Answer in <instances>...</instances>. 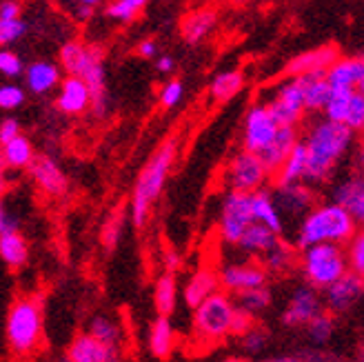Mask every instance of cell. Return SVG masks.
<instances>
[{
    "label": "cell",
    "mask_w": 364,
    "mask_h": 362,
    "mask_svg": "<svg viewBox=\"0 0 364 362\" xmlns=\"http://www.w3.org/2000/svg\"><path fill=\"white\" fill-rule=\"evenodd\" d=\"M149 349L160 360H165V358L171 356V351H173V327H171L169 318L158 316L156 322L151 324V331H149Z\"/></svg>",
    "instance_id": "4dcf8cb0"
},
{
    "label": "cell",
    "mask_w": 364,
    "mask_h": 362,
    "mask_svg": "<svg viewBox=\"0 0 364 362\" xmlns=\"http://www.w3.org/2000/svg\"><path fill=\"white\" fill-rule=\"evenodd\" d=\"M245 87V76L240 71H223V74H218L211 82V98L218 100V102H227L231 100L233 96H238Z\"/></svg>",
    "instance_id": "d6a6232c"
},
{
    "label": "cell",
    "mask_w": 364,
    "mask_h": 362,
    "mask_svg": "<svg viewBox=\"0 0 364 362\" xmlns=\"http://www.w3.org/2000/svg\"><path fill=\"white\" fill-rule=\"evenodd\" d=\"M29 176L47 196H63L67 191V176L58 162L49 156H33L29 162Z\"/></svg>",
    "instance_id": "ac0fdd59"
},
{
    "label": "cell",
    "mask_w": 364,
    "mask_h": 362,
    "mask_svg": "<svg viewBox=\"0 0 364 362\" xmlns=\"http://www.w3.org/2000/svg\"><path fill=\"white\" fill-rule=\"evenodd\" d=\"M235 3H247V0H235Z\"/></svg>",
    "instance_id": "be15d7a7"
},
{
    "label": "cell",
    "mask_w": 364,
    "mask_h": 362,
    "mask_svg": "<svg viewBox=\"0 0 364 362\" xmlns=\"http://www.w3.org/2000/svg\"><path fill=\"white\" fill-rule=\"evenodd\" d=\"M149 0H114V3L107 5V16L112 18V21H120V23H127V21H134V18L147 7Z\"/></svg>",
    "instance_id": "f35d334b"
},
{
    "label": "cell",
    "mask_w": 364,
    "mask_h": 362,
    "mask_svg": "<svg viewBox=\"0 0 364 362\" xmlns=\"http://www.w3.org/2000/svg\"><path fill=\"white\" fill-rule=\"evenodd\" d=\"M338 58H340V51L336 45H324V47L311 49V51H304L287 65V76L298 78V76H306V74H326V69H329Z\"/></svg>",
    "instance_id": "e0dca14e"
},
{
    "label": "cell",
    "mask_w": 364,
    "mask_h": 362,
    "mask_svg": "<svg viewBox=\"0 0 364 362\" xmlns=\"http://www.w3.org/2000/svg\"><path fill=\"white\" fill-rule=\"evenodd\" d=\"M318 314H322V298L318 289H314L311 284H302L291 296L287 312L282 314V322L287 327H302Z\"/></svg>",
    "instance_id": "9a60e30c"
},
{
    "label": "cell",
    "mask_w": 364,
    "mask_h": 362,
    "mask_svg": "<svg viewBox=\"0 0 364 362\" xmlns=\"http://www.w3.org/2000/svg\"><path fill=\"white\" fill-rule=\"evenodd\" d=\"M271 198H273V203H276L280 215L298 218V220H302L304 215L314 209V203H316L314 189L304 183L276 185V191L271 193Z\"/></svg>",
    "instance_id": "7c38bea8"
},
{
    "label": "cell",
    "mask_w": 364,
    "mask_h": 362,
    "mask_svg": "<svg viewBox=\"0 0 364 362\" xmlns=\"http://www.w3.org/2000/svg\"><path fill=\"white\" fill-rule=\"evenodd\" d=\"M193 312H196L193 327H196V334L200 338L223 340V338L231 336V322H233V314H235V302L231 300L229 294L215 292L205 302H200Z\"/></svg>",
    "instance_id": "52a82bcc"
},
{
    "label": "cell",
    "mask_w": 364,
    "mask_h": 362,
    "mask_svg": "<svg viewBox=\"0 0 364 362\" xmlns=\"http://www.w3.org/2000/svg\"><path fill=\"white\" fill-rule=\"evenodd\" d=\"M122 236V215L120 213H114L112 218H109L102 227V245L107 249H114L118 245Z\"/></svg>",
    "instance_id": "bcb514c9"
},
{
    "label": "cell",
    "mask_w": 364,
    "mask_h": 362,
    "mask_svg": "<svg viewBox=\"0 0 364 362\" xmlns=\"http://www.w3.org/2000/svg\"><path fill=\"white\" fill-rule=\"evenodd\" d=\"M74 3H78V5H89V7H96L100 0H74Z\"/></svg>",
    "instance_id": "94428289"
},
{
    "label": "cell",
    "mask_w": 364,
    "mask_h": 362,
    "mask_svg": "<svg viewBox=\"0 0 364 362\" xmlns=\"http://www.w3.org/2000/svg\"><path fill=\"white\" fill-rule=\"evenodd\" d=\"M29 256V247L27 240L18 233H7V236H0V258L9 267H23Z\"/></svg>",
    "instance_id": "836d02e7"
},
{
    "label": "cell",
    "mask_w": 364,
    "mask_h": 362,
    "mask_svg": "<svg viewBox=\"0 0 364 362\" xmlns=\"http://www.w3.org/2000/svg\"><path fill=\"white\" fill-rule=\"evenodd\" d=\"M302 85V100H304V112H322L326 100H329L331 87L326 82L324 74H306L298 76Z\"/></svg>",
    "instance_id": "484cf974"
},
{
    "label": "cell",
    "mask_w": 364,
    "mask_h": 362,
    "mask_svg": "<svg viewBox=\"0 0 364 362\" xmlns=\"http://www.w3.org/2000/svg\"><path fill=\"white\" fill-rule=\"evenodd\" d=\"M269 180L267 169L262 165V160L258 158V154H249V151H240L235 154L233 160L227 167V185L231 191L238 193H253L258 189H264V183Z\"/></svg>",
    "instance_id": "9c48e42d"
},
{
    "label": "cell",
    "mask_w": 364,
    "mask_h": 362,
    "mask_svg": "<svg viewBox=\"0 0 364 362\" xmlns=\"http://www.w3.org/2000/svg\"><path fill=\"white\" fill-rule=\"evenodd\" d=\"M5 191H7V167H5L3 154H0V201H3Z\"/></svg>",
    "instance_id": "6f0895ef"
},
{
    "label": "cell",
    "mask_w": 364,
    "mask_h": 362,
    "mask_svg": "<svg viewBox=\"0 0 364 362\" xmlns=\"http://www.w3.org/2000/svg\"><path fill=\"white\" fill-rule=\"evenodd\" d=\"M358 89H331L329 94V100L324 105V118L331 120V122H342L344 124V118H347V112H349V105H351V98Z\"/></svg>",
    "instance_id": "8d00e7d4"
},
{
    "label": "cell",
    "mask_w": 364,
    "mask_h": 362,
    "mask_svg": "<svg viewBox=\"0 0 364 362\" xmlns=\"http://www.w3.org/2000/svg\"><path fill=\"white\" fill-rule=\"evenodd\" d=\"M43 338V314L36 300H18L7 316V340L16 353H31Z\"/></svg>",
    "instance_id": "8992f818"
},
{
    "label": "cell",
    "mask_w": 364,
    "mask_h": 362,
    "mask_svg": "<svg viewBox=\"0 0 364 362\" xmlns=\"http://www.w3.org/2000/svg\"><path fill=\"white\" fill-rule=\"evenodd\" d=\"M333 205L342 207L360 225L364 220V180L353 174L333 187Z\"/></svg>",
    "instance_id": "d6986e66"
},
{
    "label": "cell",
    "mask_w": 364,
    "mask_h": 362,
    "mask_svg": "<svg viewBox=\"0 0 364 362\" xmlns=\"http://www.w3.org/2000/svg\"><path fill=\"white\" fill-rule=\"evenodd\" d=\"M344 124H347L351 132H360L364 127V94H362V89H358V92L353 94L347 118H344Z\"/></svg>",
    "instance_id": "7bdbcfd3"
},
{
    "label": "cell",
    "mask_w": 364,
    "mask_h": 362,
    "mask_svg": "<svg viewBox=\"0 0 364 362\" xmlns=\"http://www.w3.org/2000/svg\"><path fill=\"white\" fill-rule=\"evenodd\" d=\"M138 56H142V58H156L158 56V45H156V41H151V38L142 41L138 45Z\"/></svg>",
    "instance_id": "11a10c76"
},
{
    "label": "cell",
    "mask_w": 364,
    "mask_h": 362,
    "mask_svg": "<svg viewBox=\"0 0 364 362\" xmlns=\"http://www.w3.org/2000/svg\"><path fill=\"white\" fill-rule=\"evenodd\" d=\"M267 112L278 127H298L304 118V100L300 78H287L278 85L276 94L269 102H264Z\"/></svg>",
    "instance_id": "ba28073f"
},
{
    "label": "cell",
    "mask_w": 364,
    "mask_h": 362,
    "mask_svg": "<svg viewBox=\"0 0 364 362\" xmlns=\"http://www.w3.org/2000/svg\"><path fill=\"white\" fill-rule=\"evenodd\" d=\"M344 251H347L349 271L362 276L364 274V236H362V233H355V236L349 240V247Z\"/></svg>",
    "instance_id": "60d3db41"
},
{
    "label": "cell",
    "mask_w": 364,
    "mask_h": 362,
    "mask_svg": "<svg viewBox=\"0 0 364 362\" xmlns=\"http://www.w3.org/2000/svg\"><path fill=\"white\" fill-rule=\"evenodd\" d=\"M278 132V124L273 122L271 114L267 112L264 102L253 105L247 118H245V134H242V142H245V151L249 154H260L267 144L273 140Z\"/></svg>",
    "instance_id": "4fadbf2b"
},
{
    "label": "cell",
    "mask_w": 364,
    "mask_h": 362,
    "mask_svg": "<svg viewBox=\"0 0 364 362\" xmlns=\"http://www.w3.org/2000/svg\"><path fill=\"white\" fill-rule=\"evenodd\" d=\"M60 67L69 76L80 78L91 96V110L96 116L107 112V76H105V53L96 45H82L69 41L60 47Z\"/></svg>",
    "instance_id": "7a4b0ae2"
},
{
    "label": "cell",
    "mask_w": 364,
    "mask_h": 362,
    "mask_svg": "<svg viewBox=\"0 0 364 362\" xmlns=\"http://www.w3.org/2000/svg\"><path fill=\"white\" fill-rule=\"evenodd\" d=\"M362 292H364L362 276L353 274V271H347L340 280H336L333 284L324 289V304L329 307L333 314H344L353 309L360 302Z\"/></svg>",
    "instance_id": "5bb4252c"
},
{
    "label": "cell",
    "mask_w": 364,
    "mask_h": 362,
    "mask_svg": "<svg viewBox=\"0 0 364 362\" xmlns=\"http://www.w3.org/2000/svg\"><path fill=\"white\" fill-rule=\"evenodd\" d=\"M0 154H3L5 167L7 169H27L29 162L33 160V144L21 134L16 136L14 140L0 144Z\"/></svg>",
    "instance_id": "f1b7e54d"
},
{
    "label": "cell",
    "mask_w": 364,
    "mask_h": 362,
    "mask_svg": "<svg viewBox=\"0 0 364 362\" xmlns=\"http://www.w3.org/2000/svg\"><path fill=\"white\" fill-rule=\"evenodd\" d=\"M304 171H306V149H304L302 140H298L296 147L291 149V154L284 160V165L280 167V171L276 176V185L302 183Z\"/></svg>",
    "instance_id": "f546056e"
},
{
    "label": "cell",
    "mask_w": 364,
    "mask_h": 362,
    "mask_svg": "<svg viewBox=\"0 0 364 362\" xmlns=\"http://www.w3.org/2000/svg\"><path fill=\"white\" fill-rule=\"evenodd\" d=\"M269 342V334L264 329H260L258 324H253V327L242 334V349L247 353H260Z\"/></svg>",
    "instance_id": "ee69618b"
},
{
    "label": "cell",
    "mask_w": 364,
    "mask_h": 362,
    "mask_svg": "<svg viewBox=\"0 0 364 362\" xmlns=\"http://www.w3.org/2000/svg\"><path fill=\"white\" fill-rule=\"evenodd\" d=\"M182 267V256L176 251V249H167L165 251V269H167V274H173L176 276V271Z\"/></svg>",
    "instance_id": "db71d44e"
},
{
    "label": "cell",
    "mask_w": 364,
    "mask_h": 362,
    "mask_svg": "<svg viewBox=\"0 0 364 362\" xmlns=\"http://www.w3.org/2000/svg\"><path fill=\"white\" fill-rule=\"evenodd\" d=\"M269 274L264 271V267L256 260L251 262H233L227 265L220 274H218V280H220V287H225L231 294H245L251 292V289H258L267 284Z\"/></svg>",
    "instance_id": "8fae6325"
},
{
    "label": "cell",
    "mask_w": 364,
    "mask_h": 362,
    "mask_svg": "<svg viewBox=\"0 0 364 362\" xmlns=\"http://www.w3.org/2000/svg\"><path fill=\"white\" fill-rule=\"evenodd\" d=\"M223 362H247L245 358H225Z\"/></svg>",
    "instance_id": "6125c7cd"
},
{
    "label": "cell",
    "mask_w": 364,
    "mask_h": 362,
    "mask_svg": "<svg viewBox=\"0 0 364 362\" xmlns=\"http://www.w3.org/2000/svg\"><path fill=\"white\" fill-rule=\"evenodd\" d=\"M306 336L311 338L316 345H324V342H329L331 336H333V329H336V322H333V316L329 314H318L314 320H309L306 324Z\"/></svg>",
    "instance_id": "ab89813d"
},
{
    "label": "cell",
    "mask_w": 364,
    "mask_h": 362,
    "mask_svg": "<svg viewBox=\"0 0 364 362\" xmlns=\"http://www.w3.org/2000/svg\"><path fill=\"white\" fill-rule=\"evenodd\" d=\"M253 220L251 213V193H238L229 191L225 203H223V213H220V233L223 238L231 245H238L242 233Z\"/></svg>",
    "instance_id": "30bf717a"
},
{
    "label": "cell",
    "mask_w": 364,
    "mask_h": 362,
    "mask_svg": "<svg viewBox=\"0 0 364 362\" xmlns=\"http://www.w3.org/2000/svg\"><path fill=\"white\" fill-rule=\"evenodd\" d=\"M353 142L355 132H351L342 122H331L322 118L316 124H311V129L306 132L302 140L306 149V171L302 183L311 187L329 180L338 167V162L353 147Z\"/></svg>",
    "instance_id": "6da1fadb"
},
{
    "label": "cell",
    "mask_w": 364,
    "mask_h": 362,
    "mask_svg": "<svg viewBox=\"0 0 364 362\" xmlns=\"http://www.w3.org/2000/svg\"><path fill=\"white\" fill-rule=\"evenodd\" d=\"M218 289H220V280H218L215 271H211V269H200L198 274H193L189 278V282L185 284V292H182V296H185L187 307L196 309L200 302H205L209 296H213Z\"/></svg>",
    "instance_id": "d4e9b609"
},
{
    "label": "cell",
    "mask_w": 364,
    "mask_h": 362,
    "mask_svg": "<svg viewBox=\"0 0 364 362\" xmlns=\"http://www.w3.org/2000/svg\"><path fill=\"white\" fill-rule=\"evenodd\" d=\"M156 67H158L160 74H171V71L176 69V60L171 56H160L156 60Z\"/></svg>",
    "instance_id": "9f6ffc18"
},
{
    "label": "cell",
    "mask_w": 364,
    "mask_h": 362,
    "mask_svg": "<svg viewBox=\"0 0 364 362\" xmlns=\"http://www.w3.org/2000/svg\"><path fill=\"white\" fill-rule=\"evenodd\" d=\"M178 154V142L176 138H169L162 147L154 154V158L147 162L136 180L134 196H132V223L136 227H142L147 223V215L158 201V196L162 193V187L167 183V176L176 162Z\"/></svg>",
    "instance_id": "277c9868"
},
{
    "label": "cell",
    "mask_w": 364,
    "mask_h": 362,
    "mask_svg": "<svg viewBox=\"0 0 364 362\" xmlns=\"http://www.w3.org/2000/svg\"><path fill=\"white\" fill-rule=\"evenodd\" d=\"M294 265H296V251H294V247L282 240L262 256V267L267 274L269 271L271 274H287Z\"/></svg>",
    "instance_id": "e575fe53"
},
{
    "label": "cell",
    "mask_w": 364,
    "mask_h": 362,
    "mask_svg": "<svg viewBox=\"0 0 364 362\" xmlns=\"http://www.w3.org/2000/svg\"><path fill=\"white\" fill-rule=\"evenodd\" d=\"M25 102V92L18 85H3L0 87V110H18Z\"/></svg>",
    "instance_id": "f6af8a7d"
},
{
    "label": "cell",
    "mask_w": 364,
    "mask_h": 362,
    "mask_svg": "<svg viewBox=\"0 0 364 362\" xmlns=\"http://www.w3.org/2000/svg\"><path fill=\"white\" fill-rule=\"evenodd\" d=\"M154 300H156V309H158L160 316L169 318L176 312V304H178V280H176L173 274H162L156 280Z\"/></svg>",
    "instance_id": "1f68e13d"
},
{
    "label": "cell",
    "mask_w": 364,
    "mask_h": 362,
    "mask_svg": "<svg viewBox=\"0 0 364 362\" xmlns=\"http://www.w3.org/2000/svg\"><path fill=\"white\" fill-rule=\"evenodd\" d=\"M215 23H218V14L211 7H203L198 11H191L185 21H182V36H185L187 43L196 45L215 27Z\"/></svg>",
    "instance_id": "83f0119b"
},
{
    "label": "cell",
    "mask_w": 364,
    "mask_h": 362,
    "mask_svg": "<svg viewBox=\"0 0 364 362\" xmlns=\"http://www.w3.org/2000/svg\"><path fill=\"white\" fill-rule=\"evenodd\" d=\"M278 243H280V236H276L271 229H267L260 223H251L247 231L242 233V238L238 240V247L245 253H251V256H264V253L271 251Z\"/></svg>",
    "instance_id": "4316f807"
},
{
    "label": "cell",
    "mask_w": 364,
    "mask_h": 362,
    "mask_svg": "<svg viewBox=\"0 0 364 362\" xmlns=\"http://www.w3.org/2000/svg\"><path fill=\"white\" fill-rule=\"evenodd\" d=\"M25 80L31 92L41 96V94H49L51 89H56L63 80V74L58 65L38 60V63H31L25 69Z\"/></svg>",
    "instance_id": "603a6c76"
},
{
    "label": "cell",
    "mask_w": 364,
    "mask_h": 362,
    "mask_svg": "<svg viewBox=\"0 0 364 362\" xmlns=\"http://www.w3.org/2000/svg\"><path fill=\"white\" fill-rule=\"evenodd\" d=\"M21 18V5L16 0H3L0 3V21H16Z\"/></svg>",
    "instance_id": "f5cc1de1"
},
{
    "label": "cell",
    "mask_w": 364,
    "mask_h": 362,
    "mask_svg": "<svg viewBox=\"0 0 364 362\" xmlns=\"http://www.w3.org/2000/svg\"><path fill=\"white\" fill-rule=\"evenodd\" d=\"M253 316H249V314H245L242 309H238L235 307V314H233V322H231V334L233 336H242V334H247L251 327H253Z\"/></svg>",
    "instance_id": "f907efd6"
},
{
    "label": "cell",
    "mask_w": 364,
    "mask_h": 362,
    "mask_svg": "<svg viewBox=\"0 0 364 362\" xmlns=\"http://www.w3.org/2000/svg\"><path fill=\"white\" fill-rule=\"evenodd\" d=\"M300 260L304 278L314 289H326L349 271L347 251L342 245L333 243H320L302 249Z\"/></svg>",
    "instance_id": "5b68a950"
},
{
    "label": "cell",
    "mask_w": 364,
    "mask_h": 362,
    "mask_svg": "<svg viewBox=\"0 0 364 362\" xmlns=\"http://www.w3.org/2000/svg\"><path fill=\"white\" fill-rule=\"evenodd\" d=\"M74 16L78 18V21H89V18L94 16V7H89V5H78V3H76Z\"/></svg>",
    "instance_id": "680465c9"
},
{
    "label": "cell",
    "mask_w": 364,
    "mask_h": 362,
    "mask_svg": "<svg viewBox=\"0 0 364 362\" xmlns=\"http://www.w3.org/2000/svg\"><path fill=\"white\" fill-rule=\"evenodd\" d=\"M25 33H27V23L23 18H16V21H0V47L21 41Z\"/></svg>",
    "instance_id": "b9f144b4"
},
{
    "label": "cell",
    "mask_w": 364,
    "mask_h": 362,
    "mask_svg": "<svg viewBox=\"0 0 364 362\" xmlns=\"http://www.w3.org/2000/svg\"><path fill=\"white\" fill-rule=\"evenodd\" d=\"M298 140H300L298 127H278L273 140L258 154V158L262 160V165L267 169V176H273V178L278 176L280 167L284 165L287 156L291 154V149L296 147Z\"/></svg>",
    "instance_id": "2e32d148"
},
{
    "label": "cell",
    "mask_w": 364,
    "mask_h": 362,
    "mask_svg": "<svg viewBox=\"0 0 364 362\" xmlns=\"http://www.w3.org/2000/svg\"><path fill=\"white\" fill-rule=\"evenodd\" d=\"M89 336L98 340L107 349H118V345H120V327H118V322L109 316H96L91 320Z\"/></svg>",
    "instance_id": "d590c367"
},
{
    "label": "cell",
    "mask_w": 364,
    "mask_h": 362,
    "mask_svg": "<svg viewBox=\"0 0 364 362\" xmlns=\"http://www.w3.org/2000/svg\"><path fill=\"white\" fill-rule=\"evenodd\" d=\"M251 213H253V220L264 225L267 229H271L276 236H282L284 233L282 215L278 213V207H276V203H273L271 191L258 189V191L251 193Z\"/></svg>",
    "instance_id": "7402d4cb"
},
{
    "label": "cell",
    "mask_w": 364,
    "mask_h": 362,
    "mask_svg": "<svg viewBox=\"0 0 364 362\" xmlns=\"http://www.w3.org/2000/svg\"><path fill=\"white\" fill-rule=\"evenodd\" d=\"M18 229H21V218H18V213H14L5 201H0V236L18 233Z\"/></svg>",
    "instance_id": "681fc988"
},
{
    "label": "cell",
    "mask_w": 364,
    "mask_h": 362,
    "mask_svg": "<svg viewBox=\"0 0 364 362\" xmlns=\"http://www.w3.org/2000/svg\"><path fill=\"white\" fill-rule=\"evenodd\" d=\"M267 362H309V360H304V358H273Z\"/></svg>",
    "instance_id": "91938a15"
},
{
    "label": "cell",
    "mask_w": 364,
    "mask_h": 362,
    "mask_svg": "<svg viewBox=\"0 0 364 362\" xmlns=\"http://www.w3.org/2000/svg\"><path fill=\"white\" fill-rule=\"evenodd\" d=\"M23 71L25 67H23L21 56H16L14 51H7V49L0 51V74L7 78H16V76H21Z\"/></svg>",
    "instance_id": "7dc6e473"
},
{
    "label": "cell",
    "mask_w": 364,
    "mask_h": 362,
    "mask_svg": "<svg viewBox=\"0 0 364 362\" xmlns=\"http://www.w3.org/2000/svg\"><path fill=\"white\" fill-rule=\"evenodd\" d=\"M182 94H185V85H182L178 78L169 80L165 87H162V92H160V102L162 107H176L180 100H182Z\"/></svg>",
    "instance_id": "c3c4849f"
},
{
    "label": "cell",
    "mask_w": 364,
    "mask_h": 362,
    "mask_svg": "<svg viewBox=\"0 0 364 362\" xmlns=\"http://www.w3.org/2000/svg\"><path fill=\"white\" fill-rule=\"evenodd\" d=\"M331 89H360L364 82V60L358 58H338L324 74Z\"/></svg>",
    "instance_id": "ffe728a7"
},
{
    "label": "cell",
    "mask_w": 364,
    "mask_h": 362,
    "mask_svg": "<svg viewBox=\"0 0 364 362\" xmlns=\"http://www.w3.org/2000/svg\"><path fill=\"white\" fill-rule=\"evenodd\" d=\"M355 233H358V223L351 215L342 207L326 203V205L314 207L300 220L296 245L300 249L320 245V243L344 245V243H349Z\"/></svg>",
    "instance_id": "3957f363"
},
{
    "label": "cell",
    "mask_w": 364,
    "mask_h": 362,
    "mask_svg": "<svg viewBox=\"0 0 364 362\" xmlns=\"http://www.w3.org/2000/svg\"><path fill=\"white\" fill-rule=\"evenodd\" d=\"M271 300H273L271 298V289L264 284V287L251 289V292H245V294L235 296V307L242 309L245 314H249V316H258L264 309H269Z\"/></svg>",
    "instance_id": "74e56055"
},
{
    "label": "cell",
    "mask_w": 364,
    "mask_h": 362,
    "mask_svg": "<svg viewBox=\"0 0 364 362\" xmlns=\"http://www.w3.org/2000/svg\"><path fill=\"white\" fill-rule=\"evenodd\" d=\"M118 353V349H107L89 334H80L74 338L67 351V362H109Z\"/></svg>",
    "instance_id": "cb8c5ba5"
},
{
    "label": "cell",
    "mask_w": 364,
    "mask_h": 362,
    "mask_svg": "<svg viewBox=\"0 0 364 362\" xmlns=\"http://www.w3.org/2000/svg\"><path fill=\"white\" fill-rule=\"evenodd\" d=\"M91 105V96L87 85L76 78V76H67L60 80V94H58V110L63 114L76 116L89 110Z\"/></svg>",
    "instance_id": "44dd1931"
},
{
    "label": "cell",
    "mask_w": 364,
    "mask_h": 362,
    "mask_svg": "<svg viewBox=\"0 0 364 362\" xmlns=\"http://www.w3.org/2000/svg\"><path fill=\"white\" fill-rule=\"evenodd\" d=\"M16 136H21V122L16 118H5L0 122V144L14 140Z\"/></svg>",
    "instance_id": "816d5d0a"
}]
</instances>
